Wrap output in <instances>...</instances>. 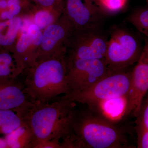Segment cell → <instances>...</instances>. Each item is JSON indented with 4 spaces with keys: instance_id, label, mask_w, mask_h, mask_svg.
I'll use <instances>...</instances> for the list:
<instances>
[{
    "instance_id": "obj_31",
    "label": "cell",
    "mask_w": 148,
    "mask_h": 148,
    "mask_svg": "<svg viewBox=\"0 0 148 148\" xmlns=\"http://www.w3.org/2000/svg\"><path fill=\"white\" fill-rule=\"evenodd\" d=\"M90 1L91 2H92L93 4H94L98 7V0H90Z\"/></svg>"
},
{
    "instance_id": "obj_30",
    "label": "cell",
    "mask_w": 148,
    "mask_h": 148,
    "mask_svg": "<svg viewBox=\"0 0 148 148\" xmlns=\"http://www.w3.org/2000/svg\"><path fill=\"white\" fill-rule=\"evenodd\" d=\"M8 20L3 22H0V33L3 30L8 24Z\"/></svg>"
},
{
    "instance_id": "obj_23",
    "label": "cell",
    "mask_w": 148,
    "mask_h": 148,
    "mask_svg": "<svg viewBox=\"0 0 148 148\" xmlns=\"http://www.w3.org/2000/svg\"><path fill=\"white\" fill-rule=\"evenodd\" d=\"M33 148H66V147L63 142L53 140L38 143Z\"/></svg>"
},
{
    "instance_id": "obj_22",
    "label": "cell",
    "mask_w": 148,
    "mask_h": 148,
    "mask_svg": "<svg viewBox=\"0 0 148 148\" xmlns=\"http://www.w3.org/2000/svg\"><path fill=\"white\" fill-rule=\"evenodd\" d=\"M137 147L148 148V129L136 127Z\"/></svg>"
},
{
    "instance_id": "obj_16",
    "label": "cell",
    "mask_w": 148,
    "mask_h": 148,
    "mask_svg": "<svg viewBox=\"0 0 148 148\" xmlns=\"http://www.w3.org/2000/svg\"><path fill=\"white\" fill-rule=\"evenodd\" d=\"M12 66L13 59L10 54L7 53H0V84L10 81L12 76H15L12 74L14 72Z\"/></svg>"
},
{
    "instance_id": "obj_28",
    "label": "cell",
    "mask_w": 148,
    "mask_h": 148,
    "mask_svg": "<svg viewBox=\"0 0 148 148\" xmlns=\"http://www.w3.org/2000/svg\"><path fill=\"white\" fill-rule=\"evenodd\" d=\"M8 8H9L12 6L19 5V0H7Z\"/></svg>"
},
{
    "instance_id": "obj_7",
    "label": "cell",
    "mask_w": 148,
    "mask_h": 148,
    "mask_svg": "<svg viewBox=\"0 0 148 148\" xmlns=\"http://www.w3.org/2000/svg\"><path fill=\"white\" fill-rule=\"evenodd\" d=\"M137 64L130 73V86L127 96L125 116L132 114L136 117L148 92V39Z\"/></svg>"
},
{
    "instance_id": "obj_10",
    "label": "cell",
    "mask_w": 148,
    "mask_h": 148,
    "mask_svg": "<svg viewBox=\"0 0 148 148\" xmlns=\"http://www.w3.org/2000/svg\"><path fill=\"white\" fill-rule=\"evenodd\" d=\"M66 8L69 17L79 29L98 27L101 11L90 0H67Z\"/></svg>"
},
{
    "instance_id": "obj_13",
    "label": "cell",
    "mask_w": 148,
    "mask_h": 148,
    "mask_svg": "<svg viewBox=\"0 0 148 148\" xmlns=\"http://www.w3.org/2000/svg\"><path fill=\"white\" fill-rule=\"evenodd\" d=\"M21 117L11 110H0V132L6 135L23 123Z\"/></svg>"
},
{
    "instance_id": "obj_14",
    "label": "cell",
    "mask_w": 148,
    "mask_h": 148,
    "mask_svg": "<svg viewBox=\"0 0 148 148\" xmlns=\"http://www.w3.org/2000/svg\"><path fill=\"white\" fill-rule=\"evenodd\" d=\"M22 22L19 17H15L8 20V24L0 33V45L7 46L14 42Z\"/></svg>"
},
{
    "instance_id": "obj_9",
    "label": "cell",
    "mask_w": 148,
    "mask_h": 148,
    "mask_svg": "<svg viewBox=\"0 0 148 148\" xmlns=\"http://www.w3.org/2000/svg\"><path fill=\"white\" fill-rule=\"evenodd\" d=\"M33 102L24 92L23 84L11 81L0 84V110L13 111L21 118Z\"/></svg>"
},
{
    "instance_id": "obj_11",
    "label": "cell",
    "mask_w": 148,
    "mask_h": 148,
    "mask_svg": "<svg viewBox=\"0 0 148 148\" xmlns=\"http://www.w3.org/2000/svg\"><path fill=\"white\" fill-rule=\"evenodd\" d=\"M8 147L31 148L32 135L31 130L23 122L19 127L7 134L5 139Z\"/></svg>"
},
{
    "instance_id": "obj_15",
    "label": "cell",
    "mask_w": 148,
    "mask_h": 148,
    "mask_svg": "<svg viewBox=\"0 0 148 148\" xmlns=\"http://www.w3.org/2000/svg\"><path fill=\"white\" fill-rule=\"evenodd\" d=\"M128 21L148 39V9L135 12L128 17Z\"/></svg>"
},
{
    "instance_id": "obj_12",
    "label": "cell",
    "mask_w": 148,
    "mask_h": 148,
    "mask_svg": "<svg viewBox=\"0 0 148 148\" xmlns=\"http://www.w3.org/2000/svg\"><path fill=\"white\" fill-rule=\"evenodd\" d=\"M67 29L64 27L51 24L47 27L42 35V47L46 51L51 50L59 41L64 39L67 34Z\"/></svg>"
},
{
    "instance_id": "obj_26",
    "label": "cell",
    "mask_w": 148,
    "mask_h": 148,
    "mask_svg": "<svg viewBox=\"0 0 148 148\" xmlns=\"http://www.w3.org/2000/svg\"><path fill=\"white\" fill-rule=\"evenodd\" d=\"M36 1L44 6L49 7L53 5L56 0H36Z\"/></svg>"
},
{
    "instance_id": "obj_24",
    "label": "cell",
    "mask_w": 148,
    "mask_h": 148,
    "mask_svg": "<svg viewBox=\"0 0 148 148\" xmlns=\"http://www.w3.org/2000/svg\"><path fill=\"white\" fill-rule=\"evenodd\" d=\"M14 15L9 10L4 11L2 12L1 14V18L4 20L6 19L10 20L14 18Z\"/></svg>"
},
{
    "instance_id": "obj_17",
    "label": "cell",
    "mask_w": 148,
    "mask_h": 148,
    "mask_svg": "<svg viewBox=\"0 0 148 148\" xmlns=\"http://www.w3.org/2000/svg\"><path fill=\"white\" fill-rule=\"evenodd\" d=\"M128 0H98V5L101 11L109 14L119 12L125 8Z\"/></svg>"
},
{
    "instance_id": "obj_19",
    "label": "cell",
    "mask_w": 148,
    "mask_h": 148,
    "mask_svg": "<svg viewBox=\"0 0 148 148\" xmlns=\"http://www.w3.org/2000/svg\"><path fill=\"white\" fill-rule=\"evenodd\" d=\"M52 15L47 11H40L36 14L34 21L36 25L40 29L48 27L53 21Z\"/></svg>"
},
{
    "instance_id": "obj_29",
    "label": "cell",
    "mask_w": 148,
    "mask_h": 148,
    "mask_svg": "<svg viewBox=\"0 0 148 148\" xmlns=\"http://www.w3.org/2000/svg\"><path fill=\"white\" fill-rule=\"evenodd\" d=\"M8 8L7 0H0V9H5Z\"/></svg>"
},
{
    "instance_id": "obj_6",
    "label": "cell",
    "mask_w": 148,
    "mask_h": 148,
    "mask_svg": "<svg viewBox=\"0 0 148 148\" xmlns=\"http://www.w3.org/2000/svg\"><path fill=\"white\" fill-rule=\"evenodd\" d=\"M110 74L105 59H73L67 70L70 93L84 90Z\"/></svg>"
},
{
    "instance_id": "obj_27",
    "label": "cell",
    "mask_w": 148,
    "mask_h": 148,
    "mask_svg": "<svg viewBox=\"0 0 148 148\" xmlns=\"http://www.w3.org/2000/svg\"><path fill=\"white\" fill-rule=\"evenodd\" d=\"M9 10L14 15L18 14L21 10V7L19 5L12 6L9 8Z\"/></svg>"
},
{
    "instance_id": "obj_4",
    "label": "cell",
    "mask_w": 148,
    "mask_h": 148,
    "mask_svg": "<svg viewBox=\"0 0 148 148\" xmlns=\"http://www.w3.org/2000/svg\"><path fill=\"white\" fill-rule=\"evenodd\" d=\"M130 73L125 70L109 74L84 90L63 96L89 107L110 99L125 97L129 90Z\"/></svg>"
},
{
    "instance_id": "obj_18",
    "label": "cell",
    "mask_w": 148,
    "mask_h": 148,
    "mask_svg": "<svg viewBox=\"0 0 148 148\" xmlns=\"http://www.w3.org/2000/svg\"><path fill=\"white\" fill-rule=\"evenodd\" d=\"M136 117V127L148 129V92Z\"/></svg>"
},
{
    "instance_id": "obj_3",
    "label": "cell",
    "mask_w": 148,
    "mask_h": 148,
    "mask_svg": "<svg viewBox=\"0 0 148 148\" xmlns=\"http://www.w3.org/2000/svg\"><path fill=\"white\" fill-rule=\"evenodd\" d=\"M71 129L79 148H120L127 146V140L121 130L89 110H75Z\"/></svg>"
},
{
    "instance_id": "obj_8",
    "label": "cell",
    "mask_w": 148,
    "mask_h": 148,
    "mask_svg": "<svg viewBox=\"0 0 148 148\" xmlns=\"http://www.w3.org/2000/svg\"><path fill=\"white\" fill-rule=\"evenodd\" d=\"M80 37L73 59H105L108 40L97 29V27L84 29Z\"/></svg>"
},
{
    "instance_id": "obj_32",
    "label": "cell",
    "mask_w": 148,
    "mask_h": 148,
    "mask_svg": "<svg viewBox=\"0 0 148 148\" xmlns=\"http://www.w3.org/2000/svg\"><path fill=\"white\" fill-rule=\"evenodd\" d=\"M147 1L148 2V0H147Z\"/></svg>"
},
{
    "instance_id": "obj_5",
    "label": "cell",
    "mask_w": 148,
    "mask_h": 148,
    "mask_svg": "<svg viewBox=\"0 0 148 148\" xmlns=\"http://www.w3.org/2000/svg\"><path fill=\"white\" fill-rule=\"evenodd\" d=\"M142 51L132 34L121 27H112L105 57L110 74L123 71L138 61Z\"/></svg>"
},
{
    "instance_id": "obj_25",
    "label": "cell",
    "mask_w": 148,
    "mask_h": 148,
    "mask_svg": "<svg viewBox=\"0 0 148 148\" xmlns=\"http://www.w3.org/2000/svg\"><path fill=\"white\" fill-rule=\"evenodd\" d=\"M30 25V21L29 19H26L24 20L23 24H21V31L23 33H27L28 28Z\"/></svg>"
},
{
    "instance_id": "obj_2",
    "label": "cell",
    "mask_w": 148,
    "mask_h": 148,
    "mask_svg": "<svg viewBox=\"0 0 148 148\" xmlns=\"http://www.w3.org/2000/svg\"><path fill=\"white\" fill-rule=\"evenodd\" d=\"M32 66L23 84L24 91L33 102L49 103L71 92L67 69L60 58H50Z\"/></svg>"
},
{
    "instance_id": "obj_1",
    "label": "cell",
    "mask_w": 148,
    "mask_h": 148,
    "mask_svg": "<svg viewBox=\"0 0 148 148\" xmlns=\"http://www.w3.org/2000/svg\"><path fill=\"white\" fill-rule=\"evenodd\" d=\"M75 106L76 103L63 96L49 103L33 102L21 117L32 132L31 148L38 143L53 140H62L66 148H71V124Z\"/></svg>"
},
{
    "instance_id": "obj_20",
    "label": "cell",
    "mask_w": 148,
    "mask_h": 148,
    "mask_svg": "<svg viewBox=\"0 0 148 148\" xmlns=\"http://www.w3.org/2000/svg\"><path fill=\"white\" fill-rule=\"evenodd\" d=\"M32 44L33 41L30 35L27 32L23 33L16 45V51L19 54H22Z\"/></svg>"
},
{
    "instance_id": "obj_21",
    "label": "cell",
    "mask_w": 148,
    "mask_h": 148,
    "mask_svg": "<svg viewBox=\"0 0 148 148\" xmlns=\"http://www.w3.org/2000/svg\"><path fill=\"white\" fill-rule=\"evenodd\" d=\"M27 33L30 35L33 41V44L36 45L41 44L42 40V34L36 24H32L28 28Z\"/></svg>"
}]
</instances>
